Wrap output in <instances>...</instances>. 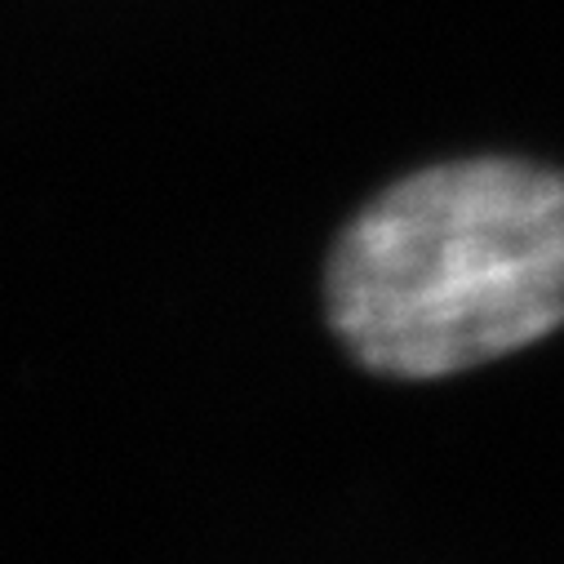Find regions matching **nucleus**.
I'll return each instance as SVG.
<instances>
[{"mask_svg": "<svg viewBox=\"0 0 564 564\" xmlns=\"http://www.w3.org/2000/svg\"><path fill=\"white\" fill-rule=\"evenodd\" d=\"M325 312L378 378H454L564 329V170L458 156L382 187L334 240Z\"/></svg>", "mask_w": 564, "mask_h": 564, "instance_id": "f257e3e1", "label": "nucleus"}]
</instances>
